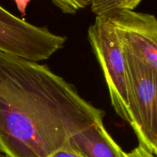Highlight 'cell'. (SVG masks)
Masks as SVG:
<instances>
[{"label": "cell", "mask_w": 157, "mask_h": 157, "mask_svg": "<svg viewBox=\"0 0 157 157\" xmlns=\"http://www.w3.org/2000/svg\"><path fill=\"white\" fill-rule=\"evenodd\" d=\"M128 157H156L152 153L142 145L139 144L136 148L133 149L130 153H127Z\"/></svg>", "instance_id": "obj_9"}, {"label": "cell", "mask_w": 157, "mask_h": 157, "mask_svg": "<svg viewBox=\"0 0 157 157\" xmlns=\"http://www.w3.org/2000/svg\"><path fill=\"white\" fill-rule=\"evenodd\" d=\"M140 3V0H94L90 6L97 16L101 17L118 10L134 11Z\"/></svg>", "instance_id": "obj_7"}, {"label": "cell", "mask_w": 157, "mask_h": 157, "mask_svg": "<svg viewBox=\"0 0 157 157\" xmlns=\"http://www.w3.org/2000/svg\"><path fill=\"white\" fill-rule=\"evenodd\" d=\"M153 154L154 155V156H156V157H157V144H156V147H155V149H154V150H153Z\"/></svg>", "instance_id": "obj_11"}, {"label": "cell", "mask_w": 157, "mask_h": 157, "mask_svg": "<svg viewBox=\"0 0 157 157\" xmlns=\"http://www.w3.org/2000/svg\"><path fill=\"white\" fill-rule=\"evenodd\" d=\"M115 29L123 48L157 71V18L152 14L118 10L101 16Z\"/></svg>", "instance_id": "obj_5"}, {"label": "cell", "mask_w": 157, "mask_h": 157, "mask_svg": "<svg viewBox=\"0 0 157 157\" xmlns=\"http://www.w3.org/2000/svg\"><path fill=\"white\" fill-rule=\"evenodd\" d=\"M66 41L47 26L27 22L0 6V52L39 62L62 49Z\"/></svg>", "instance_id": "obj_4"}, {"label": "cell", "mask_w": 157, "mask_h": 157, "mask_svg": "<svg viewBox=\"0 0 157 157\" xmlns=\"http://www.w3.org/2000/svg\"><path fill=\"white\" fill-rule=\"evenodd\" d=\"M67 145L81 157H128L107 132L104 121L74 135Z\"/></svg>", "instance_id": "obj_6"}, {"label": "cell", "mask_w": 157, "mask_h": 157, "mask_svg": "<svg viewBox=\"0 0 157 157\" xmlns=\"http://www.w3.org/2000/svg\"><path fill=\"white\" fill-rule=\"evenodd\" d=\"M90 0H56L52 3L64 14H75L78 11L90 6Z\"/></svg>", "instance_id": "obj_8"}, {"label": "cell", "mask_w": 157, "mask_h": 157, "mask_svg": "<svg viewBox=\"0 0 157 157\" xmlns=\"http://www.w3.org/2000/svg\"><path fill=\"white\" fill-rule=\"evenodd\" d=\"M104 115L48 65L0 52V153L52 157Z\"/></svg>", "instance_id": "obj_1"}, {"label": "cell", "mask_w": 157, "mask_h": 157, "mask_svg": "<svg viewBox=\"0 0 157 157\" xmlns=\"http://www.w3.org/2000/svg\"><path fill=\"white\" fill-rule=\"evenodd\" d=\"M52 157H81L78 154H77L68 145L66 146L62 150L57 152Z\"/></svg>", "instance_id": "obj_10"}, {"label": "cell", "mask_w": 157, "mask_h": 157, "mask_svg": "<svg viewBox=\"0 0 157 157\" xmlns=\"http://www.w3.org/2000/svg\"><path fill=\"white\" fill-rule=\"evenodd\" d=\"M87 36L104 74L112 107L120 117L130 124L128 71L115 29L104 18L96 16L89 27Z\"/></svg>", "instance_id": "obj_2"}, {"label": "cell", "mask_w": 157, "mask_h": 157, "mask_svg": "<svg viewBox=\"0 0 157 157\" xmlns=\"http://www.w3.org/2000/svg\"><path fill=\"white\" fill-rule=\"evenodd\" d=\"M123 50L128 71L130 125L139 144L153 153L157 144V71Z\"/></svg>", "instance_id": "obj_3"}, {"label": "cell", "mask_w": 157, "mask_h": 157, "mask_svg": "<svg viewBox=\"0 0 157 157\" xmlns=\"http://www.w3.org/2000/svg\"><path fill=\"white\" fill-rule=\"evenodd\" d=\"M0 157H9L8 156H6V155H5L4 153H0Z\"/></svg>", "instance_id": "obj_12"}]
</instances>
